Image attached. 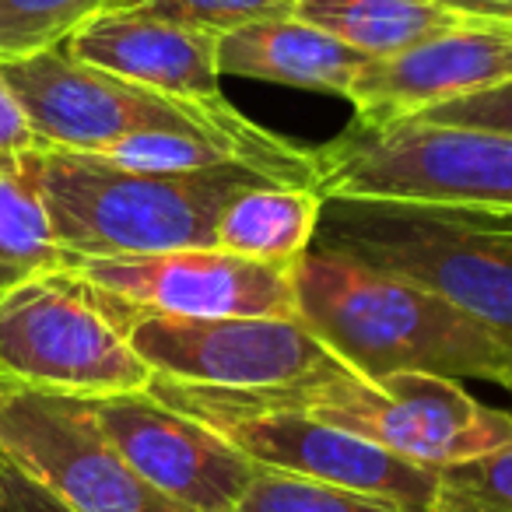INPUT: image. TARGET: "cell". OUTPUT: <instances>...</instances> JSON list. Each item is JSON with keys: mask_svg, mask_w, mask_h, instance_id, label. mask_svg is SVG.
Returning <instances> with one entry per match:
<instances>
[{"mask_svg": "<svg viewBox=\"0 0 512 512\" xmlns=\"http://www.w3.org/2000/svg\"><path fill=\"white\" fill-rule=\"evenodd\" d=\"M295 316L365 379L432 372L509 386L512 341L442 295L334 249L309 246L295 264Z\"/></svg>", "mask_w": 512, "mask_h": 512, "instance_id": "obj_1", "label": "cell"}, {"mask_svg": "<svg viewBox=\"0 0 512 512\" xmlns=\"http://www.w3.org/2000/svg\"><path fill=\"white\" fill-rule=\"evenodd\" d=\"M0 74L22 102L43 151L95 155L134 134H200L232 144L274 183L316 190L313 151H302L285 137L256 127L225 99L158 95L71 57L64 43L22 60H0Z\"/></svg>", "mask_w": 512, "mask_h": 512, "instance_id": "obj_2", "label": "cell"}, {"mask_svg": "<svg viewBox=\"0 0 512 512\" xmlns=\"http://www.w3.org/2000/svg\"><path fill=\"white\" fill-rule=\"evenodd\" d=\"M29 169L67 267L218 246V218L228 200L253 183H274L249 165L130 172L78 151H32Z\"/></svg>", "mask_w": 512, "mask_h": 512, "instance_id": "obj_3", "label": "cell"}, {"mask_svg": "<svg viewBox=\"0 0 512 512\" xmlns=\"http://www.w3.org/2000/svg\"><path fill=\"white\" fill-rule=\"evenodd\" d=\"M316 193L418 207H484L512 218V137L407 120L351 127L313 151Z\"/></svg>", "mask_w": 512, "mask_h": 512, "instance_id": "obj_4", "label": "cell"}, {"mask_svg": "<svg viewBox=\"0 0 512 512\" xmlns=\"http://www.w3.org/2000/svg\"><path fill=\"white\" fill-rule=\"evenodd\" d=\"M151 397L214 428L264 470L313 477L372 495L400 512H428L439 470L418 467L334 425L271 400L264 390H218L155 376Z\"/></svg>", "mask_w": 512, "mask_h": 512, "instance_id": "obj_5", "label": "cell"}, {"mask_svg": "<svg viewBox=\"0 0 512 512\" xmlns=\"http://www.w3.org/2000/svg\"><path fill=\"white\" fill-rule=\"evenodd\" d=\"M264 393L428 470L481 456L512 439V411L481 404L456 379L432 372L365 379L341 365L299 383L267 386Z\"/></svg>", "mask_w": 512, "mask_h": 512, "instance_id": "obj_6", "label": "cell"}, {"mask_svg": "<svg viewBox=\"0 0 512 512\" xmlns=\"http://www.w3.org/2000/svg\"><path fill=\"white\" fill-rule=\"evenodd\" d=\"M313 246L414 281L512 341V249L435 207L327 197Z\"/></svg>", "mask_w": 512, "mask_h": 512, "instance_id": "obj_7", "label": "cell"}, {"mask_svg": "<svg viewBox=\"0 0 512 512\" xmlns=\"http://www.w3.org/2000/svg\"><path fill=\"white\" fill-rule=\"evenodd\" d=\"M0 379L64 397L144 393L155 379L106 295L71 267L0 292Z\"/></svg>", "mask_w": 512, "mask_h": 512, "instance_id": "obj_8", "label": "cell"}, {"mask_svg": "<svg viewBox=\"0 0 512 512\" xmlns=\"http://www.w3.org/2000/svg\"><path fill=\"white\" fill-rule=\"evenodd\" d=\"M102 295L134 351L162 379L267 390L344 365L299 316H155L109 292Z\"/></svg>", "mask_w": 512, "mask_h": 512, "instance_id": "obj_9", "label": "cell"}, {"mask_svg": "<svg viewBox=\"0 0 512 512\" xmlns=\"http://www.w3.org/2000/svg\"><path fill=\"white\" fill-rule=\"evenodd\" d=\"M0 456L74 512H193L123 460L85 397L0 379Z\"/></svg>", "mask_w": 512, "mask_h": 512, "instance_id": "obj_10", "label": "cell"}, {"mask_svg": "<svg viewBox=\"0 0 512 512\" xmlns=\"http://www.w3.org/2000/svg\"><path fill=\"white\" fill-rule=\"evenodd\" d=\"M74 274L155 316H295V264H267L218 246L155 256L78 260Z\"/></svg>", "mask_w": 512, "mask_h": 512, "instance_id": "obj_11", "label": "cell"}, {"mask_svg": "<svg viewBox=\"0 0 512 512\" xmlns=\"http://www.w3.org/2000/svg\"><path fill=\"white\" fill-rule=\"evenodd\" d=\"M88 407L123 460L193 512H235L256 474V463L232 442L148 390L88 400Z\"/></svg>", "mask_w": 512, "mask_h": 512, "instance_id": "obj_12", "label": "cell"}, {"mask_svg": "<svg viewBox=\"0 0 512 512\" xmlns=\"http://www.w3.org/2000/svg\"><path fill=\"white\" fill-rule=\"evenodd\" d=\"M509 78L512 25L474 18L404 53L369 60L344 99L355 106V127L386 130Z\"/></svg>", "mask_w": 512, "mask_h": 512, "instance_id": "obj_13", "label": "cell"}, {"mask_svg": "<svg viewBox=\"0 0 512 512\" xmlns=\"http://www.w3.org/2000/svg\"><path fill=\"white\" fill-rule=\"evenodd\" d=\"M67 53L172 99H221L218 36L141 11L102 8L64 39Z\"/></svg>", "mask_w": 512, "mask_h": 512, "instance_id": "obj_14", "label": "cell"}, {"mask_svg": "<svg viewBox=\"0 0 512 512\" xmlns=\"http://www.w3.org/2000/svg\"><path fill=\"white\" fill-rule=\"evenodd\" d=\"M372 57L302 18H267L218 36V74L341 95Z\"/></svg>", "mask_w": 512, "mask_h": 512, "instance_id": "obj_15", "label": "cell"}, {"mask_svg": "<svg viewBox=\"0 0 512 512\" xmlns=\"http://www.w3.org/2000/svg\"><path fill=\"white\" fill-rule=\"evenodd\" d=\"M320 214L323 197L313 186L253 183L221 211L218 249L267 264H299L316 239Z\"/></svg>", "mask_w": 512, "mask_h": 512, "instance_id": "obj_16", "label": "cell"}, {"mask_svg": "<svg viewBox=\"0 0 512 512\" xmlns=\"http://www.w3.org/2000/svg\"><path fill=\"white\" fill-rule=\"evenodd\" d=\"M292 15L372 60L404 53L474 22V15L446 8L439 0H299Z\"/></svg>", "mask_w": 512, "mask_h": 512, "instance_id": "obj_17", "label": "cell"}, {"mask_svg": "<svg viewBox=\"0 0 512 512\" xmlns=\"http://www.w3.org/2000/svg\"><path fill=\"white\" fill-rule=\"evenodd\" d=\"M64 267L67 256L57 246L29 155H0V292Z\"/></svg>", "mask_w": 512, "mask_h": 512, "instance_id": "obj_18", "label": "cell"}, {"mask_svg": "<svg viewBox=\"0 0 512 512\" xmlns=\"http://www.w3.org/2000/svg\"><path fill=\"white\" fill-rule=\"evenodd\" d=\"M95 158L130 172H204L221 169V165H249L232 144L200 134H172V130L123 137V141L95 151Z\"/></svg>", "mask_w": 512, "mask_h": 512, "instance_id": "obj_19", "label": "cell"}, {"mask_svg": "<svg viewBox=\"0 0 512 512\" xmlns=\"http://www.w3.org/2000/svg\"><path fill=\"white\" fill-rule=\"evenodd\" d=\"M102 8L106 0H0V60L53 50Z\"/></svg>", "mask_w": 512, "mask_h": 512, "instance_id": "obj_20", "label": "cell"}, {"mask_svg": "<svg viewBox=\"0 0 512 512\" xmlns=\"http://www.w3.org/2000/svg\"><path fill=\"white\" fill-rule=\"evenodd\" d=\"M235 512H400L397 505L379 502L351 488H337L313 477L281 474V470L256 467L246 495Z\"/></svg>", "mask_w": 512, "mask_h": 512, "instance_id": "obj_21", "label": "cell"}, {"mask_svg": "<svg viewBox=\"0 0 512 512\" xmlns=\"http://www.w3.org/2000/svg\"><path fill=\"white\" fill-rule=\"evenodd\" d=\"M428 512H512V439L442 467Z\"/></svg>", "mask_w": 512, "mask_h": 512, "instance_id": "obj_22", "label": "cell"}, {"mask_svg": "<svg viewBox=\"0 0 512 512\" xmlns=\"http://www.w3.org/2000/svg\"><path fill=\"white\" fill-rule=\"evenodd\" d=\"M299 0H106L113 11H141L193 32L225 36L232 29L267 18H288Z\"/></svg>", "mask_w": 512, "mask_h": 512, "instance_id": "obj_23", "label": "cell"}, {"mask_svg": "<svg viewBox=\"0 0 512 512\" xmlns=\"http://www.w3.org/2000/svg\"><path fill=\"white\" fill-rule=\"evenodd\" d=\"M425 123H442V127H470V130H491V134L512 137V78L495 88H484L467 99L446 102L439 109H428L418 116Z\"/></svg>", "mask_w": 512, "mask_h": 512, "instance_id": "obj_24", "label": "cell"}, {"mask_svg": "<svg viewBox=\"0 0 512 512\" xmlns=\"http://www.w3.org/2000/svg\"><path fill=\"white\" fill-rule=\"evenodd\" d=\"M0 512H74L57 495L0 456Z\"/></svg>", "mask_w": 512, "mask_h": 512, "instance_id": "obj_25", "label": "cell"}, {"mask_svg": "<svg viewBox=\"0 0 512 512\" xmlns=\"http://www.w3.org/2000/svg\"><path fill=\"white\" fill-rule=\"evenodd\" d=\"M32 151H43L36 130H32L29 116H25L18 95L11 92L8 78L0 74V155H32Z\"/></svg>", "mask_w": 512, "mask_h": 512, "instance_id": "obj_26", "label": "cell"}, {"mask_svg": "<svg viewBox=\"0 0 512 512\" xmlns=\"http://www.w3.org/2000/svg\"><path fill=\"white\" fill-rule=\"evenodd\" d=\"M435 211L449 214V218H456L460 225H467L470 232H477V235H484V239L498 242V246L512 249V218H505V214L477 211V207H435Z\"/></svg>", "mask_w": 512, "mask_h": 512, "instance_id": "obj_27", "label": "cell"}, {"mask_svg": "<svg viewBox=\"0 0 512 512\" xmlns=\"http://www.w3.org/2000/svg\"><path fill=\"white\" fill-rule=\"evenodd\" d=\"M439 4L463 11V15L491 18V22H509L512 25V0H439Z\"/></svg>", "mask_w": 512, "mask_h": 512, "instance_id": "obj_28", "label": "cell"}, {"mask_svg": "<svg viewBox=\"0 0 512 512\" xmlns=\"http://www.w3.org/2000/svg\"><path fill=\"white\" fill-rule=\"evenodd\" d=\"M505 390H509V397H512V379H509V386H505Z\"/></svg>", "mask_w": 512, "mask_h": 512, "instance_id": "obj_29", "label": "cell"}]
</instances>
